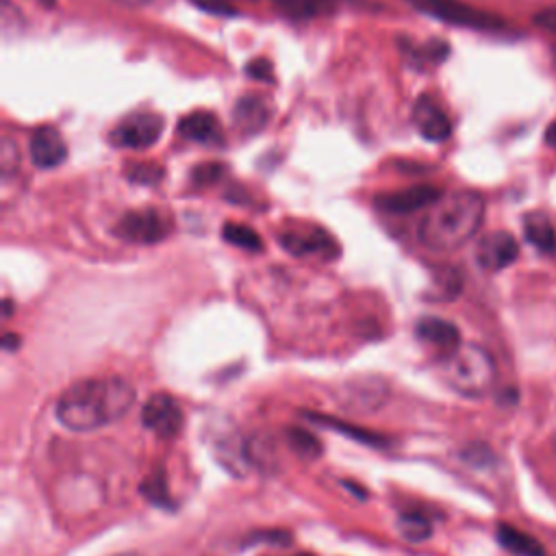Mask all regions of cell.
Listing matches in <instances>:
<instances>
[{
  "instance_id": "obj_9",
  "label": "cell",
  "mask_w": 556,
  "mask_h": 556,
  "mask_svg": "<svg viewBox=\"0 0 556 556\" xmlns=\"http://www.w3.org/2000/svg\"><path fill=\"white\" fill-rule=\"evenodd\" d=\"M443 193L430 185H415L402 191H391L378 195V206L387 213H413L426 206H432Z\"/></svg>"
},
{
  "instance_id": "obj_17",
  "label": "cell",
  "mask_w": 556,
  "mask_h": 556,
  "mask_svg": "<svg viewBox=\"0 0 556 556\" xmlns=\"http://www.w3.org/2000/svg\"><path fill=\"white\" fill-rule=\"evenodd\" d=\"M276 11L293 20H308L321 13H330L337 0H271Z\"/></svg>"
},
{
  "instance_id": "obj_3",
  "label": "cell",
  "mask_w": 556,
  "mask_h": 556,
  "mask_svg": "<svg viewBox=\"0 0 556 556\" xmlns=\"http://www.w3.org/2000/svg\"><path fill=\"white\" fill-rule=\"evenodd\" d=\"M443 380L467 397L484 395L495 380V363L480 345H458L452 354L441 358Z\"/></svg>"
},
{
  "instance_id": "obj_4",
  "label": "cell",
  "mask_w": 556,
  "mask_h": 556,
  "mask_svg": "<svg viewBox=\"0 0 556 556\" xmlns=\"http://www.w3.org/2000/svg\"><path fill=\"white\" fill-rule=\"evenodd\" d=\"M417 11L437 17L447 24L467 26V28H482V30H497L504 22L491 13H482L460 0H406Z\"/></svg>"
},
{
  "instance_id": "obj_7",
  "label": "cell",
  "mask_w": 556,
  "mask_h": 556,
  "mask_svg": "<svg viewBox=\"0 0 556 556\" xmlns=\"http://www.w3.org/2000/svg\"><path fill=\"white\" fill-rule=\"evenodd\" d=\"M141 419L148 430L161 439H172L180 432L185 424L182 406L169 393H154L146 400L141 408Z\"/></svg>"
},
{
  "instance_id": "obj_21",
  "label": "cell",
  "mask_w": 556,
  "mask_h": 556,
  "mask_svg": "<svg viewBox=\"0 0 556 556\" xmlns=\"http://www.w3.org/2000/svg\"><path fill=\"white\" fill-rule=\"evenodd\" d=\"M128 178L139 185H156L163 178V169L152 163H141L128 172Z\"/></svg>"
},
{
  "instance_id": "obj_20",
  "label": "cell",
  "mask_w": 556,
  "mask_h": 556,
  "mask_svg": "<svg viewBox=\"0 0 556 556\" xmlns=\"http://www.w3.org/2000/svg\"><path fill=\"white\" fill-rule=\"evenodd\" d=\"M400 530L408 541H424L430 534V521L419 513H404L400 517Z\"/></svg>"
},
{
  "instance_id": "obj_8",
  "label": "cell",
  "mask_w": 556,
  "mask_h": 556,
  "mask_svg": "<svg viewBox=\"0 0 556 556\" xmlns=\"http://www.w3.org/2000/svg\"><path fill=\"white\" fill-rule=\"evenodd\" d=\"M28 152H30L33 165L39 169H52V167L61 165L67 156L65 141H63L61 132L52 126H41L30 135Z\"/></svg>"
},
{
  "instance_id": "obj_1",
  "label": "cell",
  "mask_w": 556,
  "mask_h": 556,
  "mask_svg": "<svg viewBox=\"0 0 556 556\" xmlns=\"http://www.w3.org/2000/svg\"><path fill=\"white\" fill-rule=\"evenodd\" d=\"M135 402L130 382L117 376L89 378L67 387L56 400V419L78 432L102 428L124 417Z\"/></svg>"
},
{
  "instance_id": "obj_10",
  "label": "cell",
  "mask_w": 556,
  "mask_h": 556,
  "mask_svg": "<svg viewBox=\"0 0 556 556\" xmlns=\"http://www.w3.org/2000/svg\"><path fill=\"white\" fill-rule=\"evenodd\" d=\"M413 122H415L419 135L428 141H443L452 132V124H450L445 111L428 96H424L415 102Z\"/></svg>"
},
{
  "instance_id": "obj_28",
  "label": "cell",
  "mask_w": 556,
  "mask_h": 556,
  "mask_svg": "<svg viewBox=\"0 0 556 556\" xmlns=\"http://www.w3.org/2000/svg\"><path fill=\"white\" fill-rule=\"evenodd\" d=\"M37 2H41V4H46V7H50V4H54V0H37Z\"/></svg>"
},
{
  "instance_id": "obj_30",
  "label": "cell",
  "mask_w": 556,
  "mask_h": 556,
  "mask_svg": "<svg viewBox=\"0 0 556 556\" xmlns=\"http://www.w3.org/2000/svg\"><path fill=\"white\" fill-rule=\"evenodd\" d=\"M298 556H313V554H298Z\"/></svg>"
},
{
  "instance_id": "obj_25",
  "label": "cell",
  "mask_w": 556,
  "mask_h": 556,
  "mask_svg": "<svg viewBox=\"0 0 556 556\" xmlns=\"http://www.w3.org/2000/svg\"><path fill=\"white\" fill-rule=\"evenodd\" d=\"M536 22L541 28L556 33V9H545L543 13L536 15Z\"/></svg>"
},
{
  "instance_id": "obj_12",
  "label": "cell",
  "mask_w": 556,
  "mask_h": 556,
  "mask_svg": "<svg viewBox=\"0 0 556 556\" xmlns=\"http://www.w3.org/2000/svg\"><path fill=\"white\" fill-rule=\"evenodd\" d=\"M417 337L441 352V358L452 354L460 345V332L458 328L441 317H421L415 328Z\"/></svg>"
},
{
  "instance_id": "obj_18",
  "label": "cell",
  "mask_w": 556,
  "mask_h": 556,
  "mask_svg": "<svg viewBox=\"0 0 556 556\" xmlns=\"http://www.w3.org/2000/svg\"><path fill=\"white\" fill-rule=\"evenodd\" d=\"M280 243L291 254H315L332 248V239L324 232H289Z\"/></svg>"
},
{
  "instance_id": "obj_23",
  "label": "cell",
  "mask_w": 556,
  "mask_h": 556,
  "mask_svg": "<svg viewBox=\"0 0 556 556\" xmlns=\"http://www.w3.org/2000/svg\"><path fill=\"white\" fill-rule=\"evenodd\" d=\"M198 9L208 11L213 15H232V7L226 0H191Z\"/></svg>"
},
{
  "instance_id": "obj_24",
  "label": "cell",
  "mask_w": 556,
  "mask_h": 556,
  "mask_svg": "<svg viewBox=\"0 0 556 556\" xmlns=\"http://www.w3.org/2000/svg\"><path fill=\"white\" fill-rule=\"evenodd\" d=\"M222 176V167L219 163H202L195 172H193V178L200 182V185H206V182H213Z\"/></svg>"
},
{
  "instance_id": "obj_26",
  "label": "cell",
  "mask_w": 556,
  "mask_h": 556,
  "mask_svg": "<svg viewBox=\"0 0 556 556\" xmlns=\"http://www.w3.org/2000/svg\"><path fill=\"white\" fill-rule=\"evenodd\" d=\"M545 143L556 150V119L545 128Z\"/></svg>"
},
{
  "instance_id": "obj_11",
  "label": "cell",
  "mask_w": 556,
  "mask_h": 556,
  "mask_svg": "<svg viewBox=\"0 0 556 556\" xmlns=\"http://www.w3.org/2000/svg\"><path fill=\"white\" fill-rule=\"evenodd\" d=\"M517 241L513 239V235L500 230V232H491L486 235L480 245H478V263L489 269V271H500L506 265H510L517 258Z\"/></svg>"
},
{
  "instance_id": "obj_16",
  "label": "cell",
  "mask_w": 556,
  "mask_h": 556,
  "mask_svg": "<svg viewBox=\"0 0 556 556\" xmlns=\"http://www.w3.org/2000/svg\"><path fill=\"white\" fill-rule=\"evenodd\" d=\"M523 235L541 252H554L556 250L554 226L543 213H528L523 217Z\"/></svg>"
},
{
  "instance_id": "obj_5",
  "label": "cell",
  "mask_w": 556,
  "mask_h": 556,
  "mask_svg": "<svg viewBox=\"0 0 556 556\" xmlns=\"http://www.w3.org/2000/svg\"><path fill=\"white\" fill-rule=\"evenodd\" d=\"M165 122L156 113H132L126 119H122L113 132L111 143L117 148H130V150H143L154 146L163 135Z\"/></svg>"
},
{
  "instance_id": "obj_13",
  "label": "cell",
  "mask_w": 556,
  "mask_h": 556,
  "mask_svg": "<svg viewBox=\"0 0 556 556\" xmlns=\"http://www.w3.org/2000/svg\"><path fill=\"white\" fill-rule=\"evenodd\" d=\"M178 130L182 137L200 143H215L222 139V126L213 113L206 111H195L185 115L178 122Z\"/></svg>"
},
{
  "instance_id": "obj_29",
  "label": "cell",
  "mask_w": 556,
  "mask_h": 556,
  "mask_svg": "<svg viewBox=\"0 0 556 556\" xmlns=\"http://www.w3.org/2000/svg\"><path fill=\"white\" fill-rule=\"evenodd\" d=\"M117 556H137V554H117Z\"/></svg>"
},
{
  "instance_id": "obj_14",
  "label": "cell",
  "mask_w": 556,
  "mask_h": 556,
  "mask_svg": "<svg viewBox=\"0 0 556 556\" xmlns=\"http://www.w3.org/2000/svg\"><path fill=\"white\" fill-rule=\"evenodd\" d=\"M267 117H269V109L258 96H243L232 109V119H235L237 128L245 130V132L261 130L265 126Z\"/></svg>"
},
{
  "instance_id": "obj_6",
  "label": "cell",
  "mask_w": 556,
  "mask_h": 556,
  "mask_svg": "<svg viewBox=\"0 0 556 556\" xmlns=\"http://www.w3.org/2000/svg\"><path fill=\"white\" fill-rule=\"evenodd\" d=\"M172 230V222L154 208H137L122 215L115 232L132 243H156L163 241Z\"/></svg>"
},
{
  "instance_id": "obj_2",
  "label": "cell",
  "mask_w": 556,
  "mask_h": 556,
  "mask_svg": "<svg viewBox=\"0 0 556 556\" xmlns=\"http://www.w3.org/2000/svg\"><path fill=\"white\" fill-rule=\"evenodd\" d=\"M484 200L476 191L441 195L419 224V241L432 252H452L465 245L480 228Z\"/></svg>"
},
{
  "instance_id": "obj_27",
  "label": "cell",
  "mask_w": 556,
  "mask_h": 556,
  "mask_svg": "<svg viewBox=\"0 0 556 556\" xmlns=\"http://www.w3.org/2000/svg\"><path fill=\"white\" fill-rule=\"evenodd\" d=\"M117 2H124V4H132V7H137V4H143V2H150V0H117Z\"/></svg>"
},
{
  "instance_id": "obj_15",
  "label": "cell",
  "mask_w": 556,
  "mask_h": 556,
  "mask_svg": "<svg viewBox=\"0 0 556 556\" xmlns=\"http://www.w3.org/2000/svg\"><path fill=\"white\" fill-rule=\"evenodd\" d=\"M497 539H500V543H502L508 552H513L515 556H545L543 545H541L534 536L521 532V530L515 528V526L500 523V526H497Z\"/></svg>"
},
{
  "instance_id": "obj_22",
  "label": "cell",
  "mask_w": 556,
  "mask_h": 556,
  "mask_svg": "<svg viewBox=\"0 0 556 556\" xmlns=\"http://www.w3.org/2000/svg\"><path fill=\"white\" fill-rule=\"evenodd\" d=\"M245 72H248L252 78H256V80H265V83H271V80H274V70H271L269 61H265V59H254V61L245 67Z\"/></svg>"
},
{
  "instance_id": "obj_19",
  "label": "cell",
  "mask_w": 556,
  "mask_h": 556,
  "mask_svg": "<svg viewBox=\"0 0 556 556\" xmlns=\"http://www.w3.org/2000/svg\"><path fill=\"white\" fill-rule=\"evenodd\" d=\"M222 237H224V241H228V243H232L237 248H243V250L256 252V250L263 248V241H261L258 232L254 228L245 226V224H235V222L226 224L222 228Z\"/></svg>"
}]
</instances>
